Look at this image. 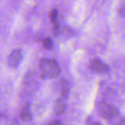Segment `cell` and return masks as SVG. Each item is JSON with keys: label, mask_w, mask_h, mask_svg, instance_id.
<instances>
[{"label": "cell", "mask_w": 125, "mask_h": 125, "mask_svg": "<svg viewBox=\"0 0 125 125\" xmlns=\"http://www.w3.org/2000/svg\"><path fill=\"white\" fill-rule=\"evenodd\" d=\"M20 117L24 122H29L32 120L33 116H32L31 111H30V108L28 104H26V105L21 107V111H20Z\"/></svg>", "instance_id": "cell-7"}, {"label": "cell", "mask_w": 125, "mask_h": 125, "mask_svg": "<svg viewBox=\"0 0 125 125\" xmlns=\"http://www.w3.org/2000/svg\"><path fill=\"white\" fill-rule=\"evenodd\" d=\"M48 125H61V121L59 119H54L50 122Z\"/></svg>", "instance_id": "cell-11"}, {"label": "cell", "mask_w": 125, "mask_h": 125, "mask_svg": "<svg viewBox=\"0 0 125 125\" xmlns=\"http://www.w3.org/2000/svg\"><path fill=\"white\" fill-rule=\"evenodd\" d=\"M41 76L44 79H52L60 74L61 70L58 63L52 58H41L39 62Z\"/></svg>", "instance_id": "cell-2"}, {"label": "cell", "mask_w": 125, "mask_h": 125, "mask_svg": "<svg viewBox=\"0 0 125 125\" xmlns=\"http://www.w3.org/2000/svg\"><path fill=\"white\" fill-rule=\"evenodd\" d=\"M52 33H53L54 36H57L60 33V28H59V23H54V24H52Z\"/></svg>", "instance_id": "cell-10"}, {"label": "cell", "mask_w": 125, "mask_h": 125, "mask_svg": "<svg viewBox=\"0 0 125 125\" xmlns=\"http://www.w3.org/2000/svg\"><path fill=\"white\" fill-rule=\"evenodd\" d=\"M22 52L20 49H15L8 57V64L10 68H17L22 60Z\"/></svg>", "instance_id": "cell-3"}, {"label": "cell", "mask_w": 125, "mask_h": 125, "mask_svg": "<svg viewBox=\"0 0 125 125\" xmlns=\"http://www.w3.org/2000/svg\"><path fill=\"white\" fill-rule=\"evenodd\" d=\"M91 69L97 74H105L110 70L108 65L99 59H94L91 62Z\"/></svg>", "instance_id": "cell-4"}, {"label": "cell", "mask_w": 125, "mask_h": 125, "mask_svg": "<svg viewBox=\"0 0 125 125\" xmlns=\"http://www.w3.org/2000/svg\"><path fill=\"white\" fill-rule=\"evenodd\" d=\"M53 45H54L53 40L51 38H49V37L45 38L43 40V41H42V46L45 49H46V50H51V49H52Z\"/></svg>", "instance_id": "cell-8"}, {"label": "cell", "mask_w": 125, "mask_h": 125, "mask_svg": "<svg viewBox=\"0 0 125 125\" xmlns=\"http://www.w3.org/2000/svg\"><path fill=\"white\" fill-rule=\"evenodd\" d=\"M100 115L111 125H125V120L116 107L105 103L99 104Z\"/></svg>", "instance_id": "cell-1"}, {"label": "cell", "mask_w": 125, "mask_h": 125, "mask_svg": "<svg viewBox=\"0 0 125 125\" xmlns=\"http://www.w3.org/2000/svg\"><path fill=\"white\" fill-rule=\"evenodd\" d=\"M89 125H102L101 123H90Z\"/></svg>", "instance_id": "cell-12"}, {"label": "cell", "mask_w": 125, "mask_h": 125, "mask_svg": "<svg viewBox=\"0 0 125 125\" xmlns=\"http://www.w3.org/2000/svg\"><path fill=\"white\" fill-rule=\"evenodd\" d=\"M65 110H66V105H65L64 101L62 100L61 99L55 101L53 104V113L56 116L62 115L64 113Z\"/></svg>", "instance_id": "cell-5"}, {"label": "cell", "mask_w": 125, "mask_h": 125, "mask_svg": "<svg viewBox=\"0 0 125 125\" xmlns=\"http://www.w3.org/2000/svg\"><path fill=\"white\" fill-rule=\"evenodd\" d=\"M70 87L69 82L65 80H62L60 87V99L62 100L67 99L69 95H70Z\"/></svg>", "instance_id": "cell-6"}, {"label": "cell", "mask_w": 125, "mask_h": 125, "mask_svg": "<svg viewBox=\"0 0 125 125\" xmlns=\"http://www.w3.org/2000/svg\"><path fill=\"white\" fill-rule=\"evenodd\" d=\"M49 17H50V21L52 24H54V23L58 22V12L56 9H53L52 11L50 12V15H49Z\"/></svg>", "instance_id": "cell-9"}]
</instances>
